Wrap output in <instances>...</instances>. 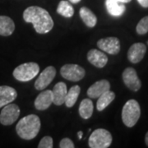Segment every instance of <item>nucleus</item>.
<instances>
[{
  "instance_id": "f257e3e1",
  "label": "nucleus",
  "mask_w": 148,
  "mask_h": 148,
  "mask_svg": "<svg viewBox=\"0 0 148 148\" xmlns=\"http://www.w3.org/2000/svg\"><path fill=\"white\" fill-rule=\"evenodd\" d=\"M23 19L26 22L32 23L34 29L39 34H46L53 27V19L48 11L38 6L28 7L23 12Z\"/></svg>"
},
{
  "instance_id": "393cba45",
  "label": "nucleus",
  "mask_w": 148,
  "mask_h": 148,
  "mask_svg": "<svg viewBox=\"0 0 148 148\" xmlns=\"http://www.w3.org/2000/svg\"><path fill=\"white\" fill-rule=\"evenodd\" d=\"M53 138L49 136H45L40 141L38 147L39 148H52L53 147Z\"/></svg>"
},
{
  "instance_id": "1a4fd4ad",
  "label": "nucleus",
  "mask_w": 148,
  "mask_h": 148,
  "mask_svg": "<svg viewBox=\"0 0 148 148\" xmlns=\"http://www.w3.org/2000/svg\"><path fill=\"white\" fill-rule=\"evenodd\" d=\"M56 76V69L53 66H49L43 71L35 82V88L38 90L45 89L52 82Z\"/></svg>"
},
{
  "instance_id": "4468645a",
  "label": "nucleus",
  "mask_w": 148,
  "mask_h": 148,
  "mask_svg": "<svg viewBox=\"0 0 148 148\" xmlns=\"http://www.w3.org/2000/svg\"><path fill=\"white\" fill-rule=\"evenodd\" d=\"M53 101V91L50 90H44L38 95L35 100L34 105L38 110H45L51 106Z\"/></svg>"
},
{
  "instance_id": "c85d7f7f",
  "label": "nucleus",
  "mask_w": 148,
  "mask_h": 148,
  "mask_svg": "<svg viewBox=\"0 0 148 148\" xmlns=\"http://www.w3.org/2000/svg\"><path fill=\"white\" fill-rule=\"evenodd\" d=\"M145 143H146V145L148 147V132H147L146 137H145Z\"/></svg>"
},
{
  "instance_id": "f8f14e48",
  "label": "nucleus",
  "mask_w": 148,
  "mask_h": 148,
  "mask_svg": "<svg viewBox=\"0 0 148 148\" xmlns=\"http://www.w3.org/2000/svg\"><path fill=\"white\" fill-rule=\"evenodd\" d=\"M110 83L109 81L106 79L101 80L95 82L94 84H92L87 90V95L90 98H98L99 96H101L102 94H104L105 92L110 90Z\"/></svg>"
},
{
  "instance_id": "ddd939ff",
  "label": "nucleus",
  "mask_w": 148,
  "mask_h": 148,
  "mask_svg": "<svg viewBox=\"0 0 148 148\" xmlns=\"http://www.w3.org/2000/svg\"><path fill=\"white\" fill-rule=\"evenodd\" d=\"M86 58L90 64L99 69L104 68L108 63V57L106 53H103L101 50H98L95 49H90L87 53Z\"/></svg>"
},
{
  "instance_id": "2f4dec72",
  "label": "nucleus",
  "mask_w": 148,
  "mask_h": 148,
  "mask_svg": "<svg viewBox=\"0 0 148 148\" xmlns=\"http://www.w3.org/2000/svg\"><path fill=\"white\" fill-rule=\"evenodd\" d=\"M147 45H148V40H147Z\"/></svg>"
},
{
  "instance_id": "a211bd4d",
  "label": "nucleus",
  "mask_w": 148,
  "mask_h": 148,
  "mask_svg": "<svg viewBox=\"0 0 148 148\" xmlns=\"http://www.w3.org/2000/svg\"><path fill=\"white\" fill-rule=\"evenodd\" d=\"M15 31L13 20L7 16H0V36H9Z\"/></svg>"
},
{
  "instance_id": "f3484780",
  "label": "nucleus",
  "mask_w": 148,
  "mask_h": 148,
  "mask_svg": "<svg viewBox=\"0 0 148 148\" xmlns=\"http://www.w3.org/2000/svg\"><path fill=\"white\" fill-rule=\"evenodd\" d=\"M106 7L108 12L113 16H122L126 11L124 3L118 0H106Z\"/></svg>"
},
{
  "instance_id": "aec40b11",
  "label": "nucleus",
  "mask_w": 148,
  "mask_h": 148,
  "mask_svg": "<svg viewBox=\"0 0 148 148\" xmlns=\"http://www.w3.org/2000/svg\"><path fill=\"white\" fill-rule=\"evenodd\" d=\"M94 110L93 102L90 99H84L80 103L79 109V115L84 119H88L92 116Z\"/></svg>"
},
{
  "instance_id": "5701e85b",
  "label": "nucleus",
  "mask_w": 148,
  "mask_h": 148,
  "mask_svg": "<svg viewBox=\"0 0 148 148\" xmlns=\"http://www.w3.org/2000/svg\"><path fill=\"white\" fill-rule=\"evenodd\" d=\"M57 12L59 15L64 16V17H72L74 14V8L69 1L62 0L59 2L58 7H57Z\"/></svg>"
},
{
  "instance_id": "bb28decb",
  "label": "nucleus",
  "mask_w": 148,
  "mask_h": 148,
  "mask_svg": "<svg viewBox=\"0 0 148 148\" xmlns=\"http://www.w3.org/2000/svg\"><path fill=\"white\" fill-rule=\"evenodd\" d=\"M138 3L143 8H148V0H138Z\"/></svg>"
},
{
  "instance_id": "6ab92c4d",
  "label": "nucleus",
  "mask_w": 148,
  "mask_h": 148,
  "mask_svg": "<svg viewBox=\"0 0 148 148\" xmlns=\"http://www.w3.org/2000/svg\"><path fill=\"white\" fill-rule=\"evenodd\" d=\"M79 15L85 24L89 27H94L97 23V17L92 11L86 7L81 8Z\"/></svg>"
},
{
  "instance_id": "7ed1b4c3",
  "label": "nucleus",
  "mask_w": 148,
  "mask_h": 148,
  "mask_svg": "<svg viewBox=\"0 0 148 148\" xmlns=\"http://www.w3.org/2000/svg\"><path fill=\"white\" fill-rule=\"evenodd\" d=\"M141 116V108L135 100L127 101L122 110V120L127 127H132Z\"/></svg>"
},
{
  "instance_id": "b1692460",
  "label": "nucleus",
  "mask_w": 148,
  "mask_h": 148,
  "mask_svg": "<svg viewBox=\"0 0 148 148\" xmlns=\"http://www.w3.org/2000/svg\"><path fill=\"white\" fill-rule=\"evenodd\" d=\"M136 32L139 35H145L148 32V16L142 18L137 25Z\"/></svg>"
},
{
  "instance_id": "412c9836",
  "label": "nucleus",
  "mask_w": 148,
  "mask_h": 148,
  "mask_svg": "<svg viewBox=\"0 0 148 148\" xmlns=\"http://www.w3.org/2000/svg\"><path fill=\"white\" fill-rule=\"evenodd\" d=\"M98 101L96 103V109L98 111H103L112 101L115 99V94L114 91L108 90L98 97Z\"/></svg>"
},
{
  "instance_id": "9b49d317",
  "label": "nucleus",
  "mask_w": 148,
  "mask_h": 148,
  "mask_svg": "<svg viewBox=\"0 0 148 148\" xmlns=\"http://www.w3.org/2000/svg\"><path fill=\"white\" fill-rule=\"evenodd\" d=\"M147 52V46L143 43H135L127 51V59L132 64H138L144 58Z\"/></svg>"
},
{
  "instance_id": "9d476101",
  "label": "nucleus",
  "mask_w": 148,
  "mask_h": 148,
  "mask_svg": "<svg viewBox=\"0 0 148 148\" xmlns=\"http://www.w3.org/2000/svg\"><path fill=\"white\" fill-rule=\"evenodd\" d=\"M98 48L110 54H117L120 51V41L117 37H106L98 40Z\"/></svg>"
},
{
  "instance_id": "7c9ffc66",
  "label": "nucleus",
  "mask_w": 148,
  "mask_h": 148,
  "mask_svg": "<svg viewBox=\"0 0 148 148\" xmlns=\"http://www.w3.org/2000/svg\"><path fill=\"white\" fill-rule=\"evenodd\" d=\"M118 1H119L121 3H130L132 0H118Z\"/></svg>"
},
{
  "instance_id": "c756f323",
  "label": "nucleus",
  "mask_w": 148,
  "mask_h": 148,
  "mask_svg": "<svg viewBox=\"0 0 148 148\" xmlns=\"http://www.w3.org/2000/svg\"><path fill=\"white\" fill-rule=\"evenodd\" d=\"M69 2L72 3H78L79 2H81V0H69Z\"/></svg>"
},
{
  "instance_id": "0eeeda50",
  "label": "nucleus",
  "mask_w": 148,
  "mask_h": 148,
  "mask_svg": "<svg viewBox=\"0 0 148 148\" xmlns=\"http://www.w3.org/2000/svg\"><path fill=\"white\" fill-rule=\"evenodd\" d=\"M61 76L71 82L81 81L86 75L85 69L77 64H65L60 69Z\"/></svg>"
},
{
  "instance_id": "2eb2a0df",
  "label": "nucleus",
  "mask_w": 148,
  "mask_h": 148,
  "mask_svg": "<svg viewBox=\"0 0 148 148\" xmlns=\"http://www.w3.org/2000/svg\"><path fill=\"white\" fill-rule=\"evenodd\" d=\"M17 97L16 90L8 86H0V108L12 103Z\"/></svg>"
},
{
  "instance_id": "39448f33",
  "label": "nucleus",
  "mask_w": 148,
  "mask_h": 148,
  "mask_svg": "<svg viewBox=\"0 0 148 148\" xmlns=\"http://www.w3.org/2000/svg\"><path fill=\"white\" fill-rule=\"evenodd\" d=\"M111 133L104 128L95 129L90 134L88 144L90 148H107L112 143Z\"/></svg>"
},
{
  "instance_id": "4be33fe9",
  "label": "nucleus",
  "mask_w": 148,
  "mask_h": 148,
  "mask_svg": "<svg viewBox=\"0 0 148 148\" xmlns=\"http://www.w3.org/2000/svg\"><path fill=\"white\" fill-rule=\"evenodd\" d=\"M80 92H81V88L78 85L73 86L69 89V91L67 92L65 102H64V104L68 108H71L76 104V102L78 99Z\"/></svg>"
},
{
  "instance_id": "6e6552de",
  "label": "nucleus",
  "mask_w": 148,
  "mask_h": 148,
  "mask_svg": "<svg viewBox=\"0 0 148 148\" xmlns=\"http://www.w3.org/2000/svg\"><path fill=\"white\" fill-rule=\"evenodd\" d=\"M123 81L128 89L132 91H138L142 86V82L138 77L136 70L132 68H127L122 74Z\"/></svg>"
},
{
  "instance_id": "20e7f679",
  "label": "nucleus",
  "mask_w": 148,
  "mask_h": 148,
  "mask_svg": "<svg viewBox=\"0 0 148 148\" xmlns=\"http://www.w3.org/2000/svg\"><path fill=\"white\" fill-rule=\"evenodd\" d=\"M40 73V66L36 63H26L20 64L13 70L14 78L20 82H28L34 79Z\"/></svg>"
},
{
  "instance_id": "f03ea898",
  "label": "nucleus",
  "mask_w": 148,
  "mask_h": 148,
  "mask_svg": "<svg viewBox=\"0 0 148 148\" xmlns=\"http://www.w3.org/2000/svg\"><path fill=\"white\" fill-rule=\"evenodd\" d=\"M40 126V118L36 114H29L19 120L16 126V131L21 139L32 140L38 135Z\"/></svg>"
},
{
  "instance_id": "cd10ccee",
  "label": "nucleus",
  "mask_w": 148,
  "mask_h": 148,
  "mask_svg": "<svg viewBox=\"0 0 148 148\" xmlns=\"http://www.w3.org/2000/svg\"><path fill=\"white\" fill-rule=\"evenodd\" d=\"M77 136H78V139L81 140L82 138V136H83V132H82V131H79V132H77Z\"/></svg>"
},
{
  "instance_id": "423d86ee",
  "label": "nucleus",
  "mask_w": 148,
  "mask_h": 148,
  "mask_svg": "<svg viewBox=\"0 0 148 148\" xmlns=\"http://www.w3.org/2000/svg\"><path fill=\"white\" fill-rule=\"evenodd\" d=\"M20 116V108L16 104H8L3 106L0 113V123L9 126L14 123Z\"/></svg>"
},
{
  "instance_id": "a878e982",
  "label": "nucleus",
  "mask_w": 148,
  "mask_h": 148,
  "mask_svg": "<svg viewBox=\"0 0 148 148\" xmlns=\"http://www.w3.org/2000/svg\"><path fill=\"white\" fill-rule=\"evenodd\" d=\"M59 147L60 148H74L75 146H74L73 142L69 139V138H63L61 140V142L59 143Z\"/></svg>"
},
{
  "instance_id": "dca6fc26",
  "label": "nucleus",
  "mask_w": 148,
  "mask_h": 148,
  "mask_svg": "<svg viewBox=\"0 0 148 148\" xmlns=\"http://www.w3.org/2000/svg\"><path fill=\"white\" fill-rule=\"evenodd\" d=\"M53 103L55 106H62L65 102V98L67 95V85L63 82H58L53 86Z\"/></svg>"
}]
</instances>
